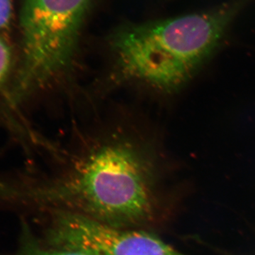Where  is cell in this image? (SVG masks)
Returning <instances> with one entry per match:
<instances>
[{
    "label": "cell",
    "instance_id": "cell-6",
    "mask_svg": "<svg viewBox=\"0 0 255 255\" xmlns=\"http://www.w3.org/2000/svg\"><path fill=\"white\" fill-rule=\"evenodd\" d=\"M13 65L12 52L4 38L0 36V89L9 78Z\"/></svg>",
    "mask_w": 255,
    "mask_h": 255
},
{
    "label": "cell",
    "instance_id": "cell-5",
    "mask_svg": "<svg viewBox=\"0 0 255 255\" xmlns=\"http://www.w3.org/2000/svg\"><path fill=\"white\" fill-rule=\"evenodd\" d=\"M16 255H87L80 252L48 246L37 239L26 225L23 228L19 249Z\"/></svg>",
    "mask_w": 255,
    "mask_h": 255
},
{
    "label": "cell",
    "instance_id": "cell-4",
    "mask_svg": "<svg viewBox=\"0 0 255 255\" xmlns=\"http://www.w3.org/2000/svg\"><path fill=\"white\" fill-rule=\"evenodd\" d=\"M48 246L87 255H185L142 230L110 226L66 213L46 214Z\"/></svg>",
    "mask_w": 255,
    "mask_h": 255
},
{
    "label": "cell",
    "instance_id": "cell-2",
    "mask_svg": "<svg viewBox=\"0 0 255 255\" xmlns=\"http://www.w3.org/2000/svg\"><path fill=\"white\" fill-rule=\"evenodd\" d=\"M253 1L235 0L208 12L121 28L112 40L119 70L152 88L175 91L192 78Z\"/></svg>",
    "mask_w": 255,
    "mask_h": 255
},
{
    "label": "cell",
    "instance_id": "cell-3",
    "mask_svg": "<svg viewBox=\"0 0 255 255\" xmlns=\"http://www.w3.org/2000/svg\"><path fill=\"white\" fill-rule=\"evenodd\" d=\"M92 0H23L20 63L11 102H21L73 63Z\"/></svg>",
    "mask_w": 255,
    "mask_h": 255
},
{
    "label": "cell",
    "instance_id": "cell-7",
    "mask_svg": "<svg viewBox=\"0 0 255 255\" xmlns=\"http://www.w3.org/2000/svg\"><path fill=\"white\" fill-rule=\"evenodd\" d=\"M13 0H0V32L8 29L14 12Z\"/></svg>",
    "mask_w": 255,
    "mask_h": 255
},
{
    "label": "cell",
    "instance_id": "cell-1",
    "mask_svg": "<svg viewBox=\"0 0 255 255\" xmlns=\"http://www.w3.org/2000/svg\"><path fill=\"white\" fill-rule=\"evenodd\" d=\"M21 192L46 215L66 213L142 231L158 221L154 164L129 142L101 146L65 172Z\"/></svg>",
    "mask_w": 255,
    "mask_h": 255
}]
</instances>
